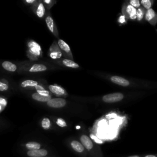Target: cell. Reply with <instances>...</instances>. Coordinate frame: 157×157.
Returning a JSON list of instances; mask_svg holds the SVG:
<instances>
[{"instance_id": "cell-1", "label": "cell", "mask_w": 157, "mask_h": 157, "mask_svg": "<svg viewBox=\"0 0 157 157\" xmlns=\"http://www.w3.org/2000/svg\"><path fill=\"white\" fill-rule=\"evenodd\" d=\"M79 139L90 157H104L100 147L95 144L88 136L86 134H81L79 137Z\"/></svg>"}, {"instance_id": "cell-2", "label": "cell", "mask_w": 157, "mask_h": 157, "mask_svg": "<svg viewBox=\"0 0 157 157\" xmlns=\"http://www.w3.org/2000/svg\"><path fill=\"white\" fill-rule=\"evenodd\" d=\"M69 146L70 148L80 157H90L85 148L80 140L72 139L69 140Z\"/></svg>"}, {"instance_id": "cell-3", "label": "cell", "mask_w": 157, "mask_h": 157, "mask_svg": "<svg viewBox=\"0 0 157 157\" xmlns=\"http://www.w3.org/2000/svg\"><path fill=\"white\" fill-rule=\"evenodd\" d=\"M124 96L121 93H113L105 94L102 97V101L106 103H113L121 101Z\"/></svg>"}, {"instance_id": "cell-4", "label": "cell", "mask_w": 157, "mask_h": 157, "mask_svg": "<svg viewBox=\"0 0 157 157\" xmlns=\"http://www.w3.org/2000/svg\"><path fill=\"white\" fill-rule=\"evenodd\" d=\"M66 100L62 98H52L47 102V105L52 108H62L66 105Z\"/></svg>"}, {"instance_id": "cell-5", "label": "cell", "mask_w": 157, "mask_h": 157, "mask_svg": "<svg viewBox=\"0 0 157 157\" xmlns=\"http://www.w3.org/2000/svg\"><path fill=\"white\" fill-rule=\"evenodd\" d=\"M45 23L49 31L56 37H58V33L57 30V27L55 23V21L52 18V17L48 14L45 17Z\"/></svg>"}, {"instance_id": "cell-6", "label": "cell", "mask_w": 157, "mask_h": 157, "mask_svg": "<svg viewBox=\"0 0 157 157\" xmlns=\"http://www.w3.org/2000/svg\"><path fill=\"white\" fill-rule=\"evenodd\" d=\"M49 154L48 150L45 148H40L34 150H27L25 152V155L28 157H45L47 156Z\"/></svg>"}, {"instance_id": "cell-7", "label": "cell", "mask_w": 157, "mask_h": 157, "mask_svg": "<svg viewBox=\"0 0 157 157\" xmlns=\"http://www.w3.org/2000/svg\"><path fill=\"white\" fill-rule=\"evenodd\" d=\"M58 45L62 54H64L65 56H67V57H69L71 59L73 58L70 47L65 41H64L62 39H58Z\"/></svg>"}, {"instance_id": "cell-8", "label": "cell", "mask_w": 157, "mask_h": 157, "mask_svg": "<svg viewBox=\"0 0 157 157\" xmlns=\"http://www.w3.org/2000/svg\"><path fill=\"white\" fill-rule=\"evenodd\" d=\"M22 147L27 150H34L42 148V145L36 141H29L22 145Z\"/></svg>"}, {"instance_id": "cell-9", "label": "cell", "mask_w": 157, "mask_h": 157, "mask_svg": "<svg viewBox=\"0 0 157 157\" xmlns=\"http://www.w3.org/2000/svg\"><path fill=\"white\" fill-rule=\"evenodd\" d=\"M48 90L51 93L58 96H64V95H66L67 93L66 90L63 88L56 85H49Z\"/></svg>"}, {"instance_id": "cell-10", "label": "cell", "mask_w": 157, "mask_h": 157, "mask_svg": "<svg viewBox=\"0 0 157 157\" xmlns=\"http://www.w3.org/2000/svg\"><path fill=\"white\" fill-rule=\"evenodd\" d=\"M28 46L29 48V52L30 53L33 55H40L41 53V48L39 46V45L34 42V41H31L28 44Z\"/></svg>"}, {"instance_id": "cell-11", "label": "cell", "mask_w": 157, "mask_h": 157, "mask_svg": "<svg viewBox=\"0 0 157 157\" xmlns=\"http://www.w3.org/2000/svg\"><path fill=\"white\" fill-rule=\"evenodd\" d=\"M110 80L113 83L122 86H126L129 85V82L128 80L120 76H117V75L112 76L111 77Z\"/></svg>"}, {"instance_id": "cell-12", "label": "cell", "mask_w": 157, "mask_h": 157, "mask_svg": "<svg viewBox=\"0 0 157 157\" xmlns=\"http://www.w3.org/2000/svg\"><path fill=\"white\" fill-rule=\"evenodd\" d=\"M145 20L153 25L156 23L157 21V15L153 9H150L147 10L145 13Z\"/></svg>"}, {"instance_id": "cell-13", "label": "cell", "mask_w": 157, "mask_h": 157, "mask_svg": "<svg viewBox=\"0 0 157 157\" xmlns=\"http://www.w3.org/2000/svg\"><path fill=\"white\" fill-rule=\"evenodd\" d=\"M49 55L52 59H59L62 56V53L57 45L52 46Z\"/></svg>"}, {"instance_id": "cell-14", "label": "cell", "mask_w": 157, "mask_h": 157, "mask_svg": "<svg viewBox=\"0 0 157 157\" xmlns=\"http://www.w3.org/2000/svg\"><path fill=\"white\" fill-rule=\"evenodd\" d=\"M47 67L43 64H34L32 65L29 69L28 71L29 72H40L47 71Z\"/></svg>"}, {"instance_id": "cell-15", "label": "cell", "mask_w": 157, "mask_h": 157, "mask_svg": "<svg viewBox=\"0 0 157 157\" xmlns=\"http://www.w3.org/2000/svg\"><path fill=\"white\" fill-rule=\"evenodd\" d=\"M1 66L4 69L11 72H15L17 69V66L16 64L9 61H3L1 64Z\"/></svg>"}, {"instance_id": "cell-16", "label": "cell", "mask_w": 157, "mask_h": 157, "mask_svg": "<svg viewBox=\"0 0 157 157\" xmlns=\"http://www.w3.org/2000/svg\"><path fill=\"white\" fill-rule=\"evenodd\" d=\"M37 85H39L38 82L33 80H25L20 84L21 86L24 88H34Z\"/></svg>"}, {"instance_id": "cell-17", "label": "cell", "mask_w": 157, "mask_h": 157, "mask_svg": "<svg viewBox=\"0 0 157 157\" xmlns=\"http://www.w3.org/2000/svg\"><path fill=\"white\" fill-rule=\"evenodd\" d=\"M31 97L34 100L36 101L43 102H47L50 99H52V96H44L37 93V92L32 94Z\"/></svg>"}, {"instance_id": "cell-18", "label": "cell", "mask_w": 157, "mask_h": 157, "mask_svg": "<svg viewBox=\"0 0 157 157\" xmlns=\"http://www.w3.org/2000/svg\"><path fill=\"white\" fill-rule=\"evenodd\" d=\"M62 64L64 65V66L67 67H69V68H73V69H78L79 68V65L74 62L73 60L70 59H67V58H65L63 59L61 61Z\"/></svg>"}, {"instance_id": "cell-19", "label": "cell", "mask_w": 157, "mask_h": 157, "mask_svg": "<svg viewBox=\"0 0 157 157\" xmlns=\"http://www.w3.org/2000/svg\"><path fill=\"white\" fill-rule=\"evenodd\" d=\"M126 12L129 15V17L131 20H134L137 18V9L135 7L129 4L126 7Z\"/></svg>"}, {"instance_id": "cell-20", "label": "cell", "mask_w": 157, "mask_h": 157, "mask_svg": "<svg viewBox=\"0 0 157 157\" xmlns=\"http://www.w3.org/2000/svg\"><path fill=\"white\" fill-rule=\"evenodd\" d=\"M34 89L36 90V92L42 96H52L50 94V91H48V90H46L42 85H37Z\"/></svg>"}, {"instance_id": "cell-21", "label": "cell", "mask_w": 157, "mask_h": 157, "mask_svg": "<svg viewBox=\"0 0 157 157\" xmlns=\"http://www.w3.org/2000/svg\"><path fill=\"white\" fill-rule=\"evenodd\" d=\"M40 126L45 130L50 129L52 127V123L50 120L47 117L43 118L40 122Z\"/></svg>"}, {"instance_id": "cell-22", "label": "cell", "mask_w": 157, "mask_h": 157, "mask_svg": "<svg viewBox=\"0 0 157 157\" xmlns=\"http://www.w3.org/2000/svg\"><path fill=\"white\" fill-rule=\"evenodd\" d=\"M36 12L37 16L40 18H42L44 16L45 12V7H44V5L43 4V3L40 2L38 4V6L36 8Z\"/></svg>"}, {"instance_id": "cell-23", "label": "cell", "mask_w": 157, "mask_h": 157, "mask_svg": "<svg viewBox=\"0 0 157 157\" xmlns=\"http://www.w3.org/2000/svg\"><path fill=\"white\" fill-rule=\"evenodd\" d=\"M56 124L59 126L60 128H66L67 127V124L66 121L61 118H57L56 120Z\"/></svg>"}, {"instance_id": "cell-24", "label": "cell", "mask_w": 157, "mask_h": 157, "mask_svg": "<svg viewBox=\"0 0 157 157\" xmlns=\"http://www.w3.org/2000/svg\"><path fill=\"white\" fill-rule=\"evenodd\" d=\"M140 3L147 10L151 9V4H152V1H151L150 0H142L140 1Z\"/></svg>"}, {"instance_id": "cell-25", "label": "cell", "mask_w": 157, "mask_h": 157, "mask_svg": "<svg viewBox=\"0 0 157 157\" xmlns=\"http://www.w3.org/2000/svg\"><path fill=\"white\" fill-rule=\"evenodd\" d=\"M129 4L132 6V7L136 8H139L140 5V2L138 0H131L129 1Z\"/></svg>"}, {"instance_id": "cell-26", "label": "cell", "mask_w": 157, "mask_h": 157, "mask_svg": "<svg viewBox=\"0 0 157 157\" xmlns=\"http://www.w3.org/2000/svg\"><path fill=\"white\" fill-rule=\"evenodd\" d=\"M144 17V12L142 9L139 8L137 9V19L141 20Z\"/></svg>"}, {"instance_id": "cell-27", "label": "cell", "mask_w": 157, "mask_h": 157, "mask_svg": "<svg viewBox=\"0 0 157 157\" xmlns=\"http://www.w3.org/2000/svg\"><path fill=\"white\" fill-rule=\"evenodd\" d=\"M9 89V85L1 81H0V91H5Z\"/></svg>"}, {"instance_id": "cell-28", "label": "cell", "mask_w": 157, "mask_h": 157, "mask_svg": "<svg viewBox=\"0 0 157 157\" xmlns=\"http://www.w3.org/2000/svg\"><path fill=\"white\" fill-rule=\"evenodd\" d=\"M118 21H119V22L121 23H124V22L125 21V17H124V16H123V15L121 16V17L119 18Z\"/></svg>"}, {"instance_id": "cell-29", "label": "cell", "mask_w": 157, "mask_h": 157, "mask_svg": "<svg viewBox=\"0 0 157 157\" xmlns=\"http://www.w3.org/2000/svg\"><path fill=\"white\" fill-rule=\"evenodd\" d=\"M142 157H157V154H147L144 155Z\"/></svg>"}, {"instance_id": "cell-30", "label": "cell", "mask_w": 157, "mask_h": 157, "mask_svg": "<svg viewBox=\"0 0 157 157\" xmlns=\"http://www.w3.org/2000/svg\"><path fill=\"white\" fill-rule=\"evenodd\" d=\"M126 157H142V156L138 155H131V156H128Z\"/></svg>"}, {"instance_id": "cell-31", "label": "cell", "mask_w": 157, "mask_h": 157, "mask_svg": "<svg viewBox=\"0 0 157 157\" xmlns=\"http://www.w3.org/2000/svg\"><path fill=\"white\" fill-rule=\"evenodd\" d=\"M26 2H27V3H29V4H33V3L35 2V1H34V0H31V1L26 0Z\"/></svg>"}, {"instance_id": "cell-32", "label": "cell", "mask_w": 157, "mask_h": 157, "mask_svg": "<svg viewBox=\"0 0 157 157\" xmlns=\"http://www.w3.org/2000/svg\"><path fill=\"white\" fill-rule=\"evenodd\" d=\"M1 107H1V105H0V110H1Z\"/></svg>"}, {"instance_id": "cell-33", "label": "cell", "mask_w": 157, "mask_h": 157, "mask_svg": "<svg viewBox=\"0 0 157 157\" xmlns=\"http://www.w3.org/2000/svg\"><path fill=\"white\" fill-rule=\"evenodd\" d=\"M45 157H49V156H45Z\"/></svg>"}]
</instances>
